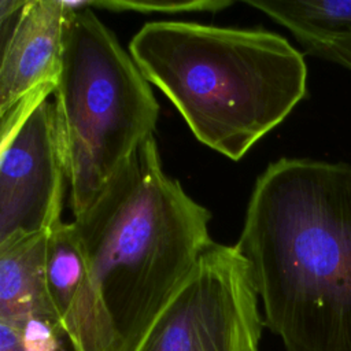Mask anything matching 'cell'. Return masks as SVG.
<instances>
[{"label":"cell","instance_id":"2","mask_svg":"<svg viewBox=\"0 0 351 351\" xmlns=\"http://www.w3.org/2000/svg\"><path fill=\"white\" fill-rule=\"evenodd\" d=\"M236 247L285 351H351V165L271 162Z\"/></svg>","mask_w":351,"mask_h":351},{"label":"cell","instance_id":"6","mask_svg":"<svg viewBox=\"0 0 351 351\" xmlns=\"http://www.w3.org/2000/svg\"><path fill=\"white\" fill-rule=\"evenodd\" d=\"M0 247L48 232L60 219L66 160L55 104L1 117Z\"/></svg>","mask_w":351,"mask_h":351},{"label":"cell","instance_id":"11","mask_svg":"<svg viewBox=\"0 0 351 351\" xmlns=\"http://www.w3.org/2000/svg\"><path fill=\"white\" fill-rule=\"evenodd\" d=\"M74 10L92 8L114 12H140V14H181V12H218L233 4L229 0H188V1H132V0H82L67 1Z\"/></svg>","mask_w":351,"mask_h":351},{"label":"cell","instance_id":"10","mask_svg":"<svg viewBox=\"0 0 351 351\" xmlns=\"http://www.w3.org/2000/svg\"><path fill=\"white\" fill-rule=\"evenodd\" d=\"M86 277V262L73 222L59 221L47 234L45 280L51 302L63 319Z\"/></svg>","mask_w":351,"mask_h":351},{"label":"cell","instance_id":"1","mask_svg":"<svg viewBox=\"0 0 351 351\" xmlns=\"http://www.w3.org/2000/svg\"><path fill=\"white\" fill-rule=\"evenodd\" d=\"M210 219L145 140L73 219L86 277L62 319L71 351H134L214 243Z\"/></svg>","mask_w":351,"mask_h":351},{"label":"cell","instance_id":"4","mask_svg":"<svg viewBox=\"0 0 351 351\" xmlns=\"http://www.w3.org/2000/svg\"><path fill=\"white\" fill-rule=\"evenodd\" d=\"M71 10L53 104L75 218L154 136L159 104L95 10Z\"/></svg>","mask_w":351,"mask_h":351},{"label":"cell","instance_id":"9","mask_svg":"<svg viewBox=\"0 0 351 351\" xmlns=\"http://www.w3.org/2000/svg\"><path fill=\"white\" fill-rule=\"evenodd\" d=\"M287 27L308 52L336 38L351 37V0H244Z\"/></svg>","mask_w":351,"mask_h":351},{"label":"cell","instance_id":"14","mask_svg":"<svg viewBox=\"0 0 351 351\" xmlns=\"http://www.w3.org/2000/svg\"><path fill=\"white\" fill-rule=\"evenodd\" d=\"M27 0H1L0 1V23L1 27L8 23V21L15 22L26 5Z\"/></svg>","mask_w":351,"mask_h":351},{"label":"cell","instance_id":"12","mask_svg":"<svg viewBox=\"0 0 351 351\" xmlns=\"http://www.w3.org/2000/svg\"><path fill=\"white\" fill-rule=\"evenodd\" d=\"M7 322L16 328L25 351H64L62 339L66 335L60 325L40 317Z\"/></svg>","mask_w":351,"mask_h":351},{"label":"cell","instance_id":"13","mask_svg":"<svg viewBox=\"0 0 351 351\" xmlns=\"http://www.w3.org/2000/svg\"><path fill=\"white\" fill-rule=\"evenodd\" d=\"M313 55L335 62L348 70H351V37L336 38L319 47Z\"/></svg>","mask_w":351,"mask_h":351},{"label":"cell","instance_id":"7","mask_svg":"<svg viewBox=\"0 0 351 351\" xmlns=\"http://www.w3.org/2000/svg\"><path fill=\"white\" fill-rule=\"evenodd\" d=\"M71 11L64 0H27L3 41L0 115L33 93L56 86Z\"/></svg>","mask_w":351,"mask_h":351},{"label":"cell","instance_id":"5","mask_svg":"<svg viewBox=\"0 0 351 351\" xmlns=\"http://www.w3.org/2000/svg\"><path fill=\"white\" fill-rule=\"evenodd\" d=\"M263 326L247 259L214 241L134 351H259Z\"/></svg>","mask_w":351,"mask_h":351},{"label":"cell","instance_id":"3","mask_svg":"<svg viewBox=\"0 0 351 351\" xmlns=\"http://www.w3.org/2000/svg\"><path fill=\"white\" fill-rule=\"evenodd\" d=\"M129 52L206 147L241 159L307 95L304 56L266 29L145 23Z\"/></svg>","mask_w":351,"mask_h":351},{"label":"cell","instance_id":"8","mask_svg":"<svg viewBox=\"0 0 351 351\" xmlns=\"http://www.w3.org/2000/svg\"><path fill=\"white\" fill-rule=\"evenodd\" d=\"M47 234H34L0 247V319L40 317L63 328L47 288Z\"/></svg>","mask_w":351,"mask_h":351}]
</instances>
